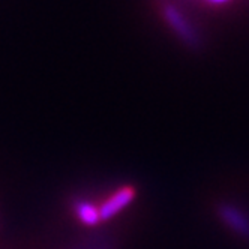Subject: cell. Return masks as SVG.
I'll list each match as a JSON object with an SVG mask.
<instances>
[{
	"mask_svg": "<svg viewBox=\"0 0 249 249\" xmlns=\"http://www.w3.org/2000/svg\"><path fill=\"white\" fill-rule=\"evenodd\" d=\"M164 17L167 18V21L171 26V29L179 33V36H180L182 41H185L186 44H189L192 47L200 44L197 32L194 30L191 23L186 20V17L179 9H177L174 5H165L164 6Z\"/></svg>",
	"mask_w": 249,
	"mask_h": 249,
	"instance_id": "3957f363",
	"label": "cell"
},
{
	"mask_svg": "<svg viewBox=\"0 0 249 249\" xmlns=\"http://www.w3.org/2000/svg\"><path fill=\"white\" fill-rule=\"evenodd\" d=\"M69 249H114V242L107 234H96L78 242Z\"/></svg>",
	"mask_w": 249,
	"mask_h": 249,
	"instance_id": "5b68a950",
	"label": "cell"
},
{
	"mask_svg": "<svg viewBox=\"0 0 249 249\" xmlns=\"http://www.w3.org/2000/svg\"><path fill=\"white\" fill-rule=\"evenodd\" d=\"M72 207H74V213L77 215V218L80 219L81 224L93 227L98 222H101L99 207L95 206L92 201L84 200V198H78L74 201Z\"/></svg>",
	"mask_w": 249,
	"mask_h": 249,
	"instance_id": "277c9868",
	"label": "cell"
},
{
	"mask_svg": "<svg viewBox=\"0 0 249 249\" xmlns=\"http://www.w3.org/2000/svg\"><path fill=\"white\" fill-rule=\"evenodd\" d=\"M216 215L230 231L245 240H249V212L246 209L236 203L224 201L218 204Z\"/></svg>",
	"mask_w": 249,
	"mask_h": 249,
	"instance_id": "6da1fadb",
	"label": "cell"
},
{
	"mask_svg": "<svg viewBox=\"0 0 249 249\" xmlns=\"http://www.w3.org/2000/svg\"><path fill=\"white\" fill-rule=\"evenodd\" d=\"M134 197H135V191L131 186H123L117 189L99 206L101 221H108L116 215H119L124 207H128L134 201Z\"/></svg>",
	"mask_w": 249,
	"mask_h": 249,
	"instance_id": "7a4b0ae2",
	"label": "cell"
}]
</instances>
